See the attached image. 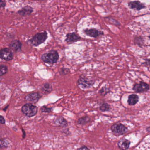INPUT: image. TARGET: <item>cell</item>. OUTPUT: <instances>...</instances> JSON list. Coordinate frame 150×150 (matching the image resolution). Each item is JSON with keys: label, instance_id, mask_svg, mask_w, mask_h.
I'll return each mask as SVG.
<instances>
[{"label": "cell", "instance_id": "4316f807", "mask_svg": "<svg viewBox=\"0 0 150 150\" xmlns=\"http://www.w3.org/2000/svg\"><path fill=\"white\" fill-rule=\"evenodd\" d=\"M6 6V3L4 1H0V9L4 8Z\"/></svg>", "mask_w": 150, "mask_h": 150}, {"label": "cell", "instance_id": "8fae6325", "mask_svg": "<svg viewBox=\"0 0 150 150\" xmlns=\"http://www.w3.org/2000/svg\"><path fill=\"white\" fill-rule=\"evenodd\" d=\"M128 5L130 9H135L137 11L141 10L146 8L145 4L139 1L129 2L128 3Z\"/></svg>", "mask_w": 150, "mask_h": 150}, {"label": "cell", "instance_id": "44dd1931", "mask_svg": "<svg viewBox=\"0 0 150 150\" xmlns=\"http://www.w3.org/2000/svg\"><path fill=\"white\" fill-rule=\"evenodd\" d=\"M100 110L102 112L109 111L110 109V106L106 103H103L100 107Z\"/></svg>", "mask_w": 150, "mask_h": 150}, {"label": "cell", "instance_id": "f1b7e54d", "mask_svg": "<svg viewBox=\"0 0 150 150\" xmlns=\"http://www.w3.org/2000/svg\"><path fill=\"white\" fill-rule=\"evenodd\" d=\"M76 150H90L88 149L87 147H86V146H84V147H81V148H79Z\"/></svg>", "mask_w": 150, "mask_h": 150}, {"label": "cell", "instance_id": "7c38bea8", "mask_svg": "<svg viewBox=\"0 0 150 150\" xmlns=\"http://www.w3.org/2000/svg\"><path fill=\"white\" fill-rule=\"evenodd\" d=\"M22 43L18 40H14L9 45V47L11 50L15 52H19L22 49Z\"/></svg>", "mask_w": 150, "mask_h": 150}, {"label": "cell", "instance_id": "ac0fdd59", "mask_svg": "<svg viewBox=\"0 0 150 150\" xmlns=\"http://www.w3.org/2000/svg\"><path fill=\"white\" fill-rule=\"evenodd\" d=\"M134 42L136 45L141 47L144 44V39L142 36H136L134 38Z\"/></svg>", "mask_w": 150, "mask_h": 150}, {"label": "cell", "instance_id": "ba28073f", "mask_svg": "<svg viewBox=\"0 0 150 150\" xmlns=\"http://www.w3.org/2000/svg\"><path fill=\"white\" fill-rule=\"evenodd\" d=\"M82 39V38L76 33H68L66 34L65 41L67 44H71L81 41Z\"/></svg>", "mask_w": 150, "mask_h": 150}, {"label": "cell", "instance_id": "d6986e66", "mask_svg": "<svg viewBox=\"0 0 150 150\" xmlns=\"http://www.w3.org/2000/svg\"><path fill=\"white\" fill-rule=\"evenodd\" d=\"M91 119L88 116H84L79 118L78 120V123L79 125H84L90 122Z\"/></svg>", "mask_w": 150, "mask_h": 150}, {"label": "cell", "instance_id": "30bf717a", "mask_svg": "<svg viewBox=\"0 0 150 150\" xmlns=\"http://www.w3.org/2000/svg\"><path fill=\"white\" fill-rule=\"evenodd\" d=\"M42 97V96L39 92H35L30 93L25 97V100L32 103H37Z\"/></svg>", "mask_w": 150, "mask_h": 150}, {"label": "cell", "instance_id": "603a6c76", "mask_svg": "<svg viewBox=\"0 0 150 150\" xmlns=\"http://www.w3.org/2000/svg\"><path fill=\"white\" fill-rule=\"evenodd\" d=\"M9 145V143L7 140L4 139L0 138V149H6L8 147Z\"/></svg>", "mask_w": 150, "mask_h": 150}, {"label": "cell", "instance_id": "52a82bcc", "mask_svg": "<svg viewBox=\"0 0 150 150\" xmlns=\"http://www.w3.org/2000/svg\"><path fill=\"white\" fill-rule=\"evenodd\" d=\"M14 58V55L9 48H3L0 49V58L6 61H10Z\"/></svg>", "mask_w": 150, "mask_h": 150}, {"label": "cell", "instance_id": "9c48e42d", "mask_svg": "<svg viewBox=\"0 0 150 150\" xmlns=\"http://www.w3.org/2000/svg\"><path fill=\"white\" fill-rule=\"evenodd\" d=\"M150 89V86L147 83L143 82H140L139 83H136L133 86V90L135 92H146Z\"/></svg>", "mask_w": 150, "mask_h": 150}, {"label": "cell", "instance_id": "6da1fadb", "mask_svg": "<svg viewBox=\"0 0 150 150\" xmlns=\"http://www.w3.org/2000/svg\"><path fill=\"white\" fill-rule=\"evenodd\" d=\"M59 53L57 50L52 49L41 55V59L44 63L50 65H54L59 60Z\"/></svg>", "mask_w": 150, "mask_h": 150}, {"label": "cell", "instance_id": "8992f818", "mask_svg": "<svg viewBox=\"0 0 150 150\" xmlns=\"http://www.w3.org/2000/svg\"><path fill=\"white\" fill-rule=\"evenodd\" d=\"M83 32L85 35L93 38H97L104 34V32L103 31H99L94 28L84 29L83 30Z\"/></svg>", "mask_w": 150, "mask_h": 150}, {"label": "cell", "instance_id": "d4e9b609", "mask_svg": "<svg viewBox=\"0 0 150 150\" xmlns=\"http://www.w3.org/2000/svg\"><path fill=\"white\" fill-rule=\"evenodd\" d=\"M52 108L47 107L45 106L42 107L40 108V111L44 113H50L52 112Z\"/></svg>", "mask_w": 150, "mask_h": 150}, {"label": "cell", "instance_id": "2e32d148", "mask_svg": "<svg viewBox=\"0 0 150 150\" xmlns=\"http://www.w3.org/2000/svg\"><path fill=\"white\" fill-rule=\"evenodd\" d=\"M55 125L58 127H66L68 126V122L63 117H59L54 121Z\"/></svg>", "mask_w": 150, "mask_h": 150}, {"label": "cell", "instance_id": "cb8c5ba5", "mask_svg": "<svg viewBox=\"0 0 150 150\" xmlns=\"http://www.w3.org/2000/svg\"><path fill=\"white\" fill-rule=\"evenodd\" d=\"M8 67L4 65H0V76L5 75L8 72Z\"/></svg>", "mask_w": 150, "mask_h": 150}, {"label": "cell", "instance_id": "e0dca14e", "mask_svg": "<svg viewBox=\"0 0 150 150\" xmlns=\"http://www.w3.org/2000/svg\"><path fill=\"white\" fill-rule=\"evenodd\" d=\"M139 101V97L136 94H131L129 96L128 103L130 105H135Z\"/></svg>", "mask_w": 150, "mask_h": 150}, {"label": "cell", "instance_id": "5bb4252c", "mask_svg": "<svg viewBox=\"0 0 150 150\" xmlns=\"http://www.w3.org/2000/svg\"><path fill=\"white\" fill-rule=\"evenodd\" d=\"M130 142L125 139H122L118 143V147L122 150L128 149L130 145Z\"/></svg>", "mask_w": 150, "mask_h": 150}, {"label": "cell", "instance_id": "484cf974", "mask_svg": "<svg viewBox=\"0 0 150 150\" xmlns=\"http://www.w3.org/2000/svg\"><path fill=\"white\" fill-rule=\"evenodd\" d=\"M142 64L145 67H149L150 66V59H146L144 62L142 63Z\"/></svg>", "mask_w": 150, "mask_h": 150}, {"label": "cell", "instance_id": "7a4b0ae2", "mask_svg": "<svg viewBox=\"0 0 150 150\" xmlns=\"http://www.w3.org/2000/svg\"><path fill=\"white\" fill-rule=\"evenodd\" d=\"M48 38V33L46 31L38 33L28 41L33 46L38 47L41 44L45 43Z\"/></svg>", "mask_w": 150, "mask_h": 150}, {"label": "cell", "instance_id": "4fadbf2b", "mask_svg": "<svg viewBox=\"0 0 150 150\" xmlns=\"http://www.w3.org/2000/svg\"><path fill=\"white\" fill-rule=\"evenodd\" d=\"M33 9L30 6H25L19 10L18 13L22 16H25L30 15L33 12Z\"/></svg>", "mask_w": 150, "mask_h": 150}, {"label": "cell", "instance_id": "7402d4cb", "mask_svg": "<svg viewBox=\"0 0 150 150\" xmlns=\"http://www.w3.org/2000/svg\"><path fill=\"white\" fill-rule=\"evenodd\" d=\"M110 92V90L109 88L106 87H103L99 91L98 93L101 96L104 97V96H106L108 93Z\"/></svg>", "mask_w": 150, "mask_h": 150}, {"label": "cell", "instance_id": "9a60e30c", "mask_svg": "<svg viewBox=\"0 0 150 150\" xmlns=\"http://www.w3.org/2000/svg\"><path fill=\"white\" fill-rule=\"evenodd\" d=\"M41 90L43 93L48 94L51 93L53 90L52 86L49 83L46 82L43 84L41 86Z\"/></svg>", "mask_w": 150, "mask_h": 150}, {"label": "cell", "instance_id": "3957f363", "mask_svg": "<svg viewBox=\"0 0 150 150\" xmlns=\"http://www.w3.org/2000/svg\"><path fill=\"white\" fill-rule=\"evenodd\" d=\"M95 83V80L84 75H81L79 76L77 81L79 87L83 89L91 88Z\"/></svg>", "mask_w": 150, "mask_h": 150}, {"label": "cell", "instance_id": "83f0119b", "mask_svg": "<svg viewBox=\"0 0 150 150\" xmlns=\"http://www.w3.org/2000/svg\"><path fill=\"white\" fill-rule=\"evenodd\" d=\"M5 122V121L4 118L0 115V124H4Z\"/></svg>", "mask_w": 150, "mask_h": 150}, {"label": "cell", "instance_id": "ffe728a7", "mask_svg": "<svg viewBox=\"0 0 150 150\" xmlns=\"http://www.w3.org/2000/svg\"><path fill=\"white\" fill-rule=\"evenodd\" d=\"M71 73L70 70L68 68H62L59 70V73L61 76L67 75Z\"/></svg>", "mask_w": 150, "mask_h": 150}, {"label": "cell", "instance_id": "277c9868", "mask_svg": "<svg viewBox=\"0 0 150 150\" xmlns=\"http://www.w3.org/2000/svg\"><path fill=\"white\" fill-rule=\"evenodd\" d=\"M23 114L28 117H32L36 115L38 112L37 106L31 104H26L22 107Z\"/></svg>", "mask_w": 150, "mask_h": 150}, {"label": "cell", "instance_id": "f546056e", "mask_svg": "<svg viewBox=\"0 0 150 150\" xmlns=\"http://www.w3.org/2000/svg\"><path fill=\"white\" fill-rule=\"evenodd\" d=\"M149 38L150 40V35L149 36Z\"/></svg>", "mask_w": 150, "mask_h": 150}, {"label": "cell", "instance_id": "5b68a950", "mask_svg": "<svg viewBox=\"0 0 150 150\" xmlns=\"http://www.w3.org/2000/svg\"><path fill=\"white\" fill-rule=\"evenodd\" d=\"M111 130L113 133L116 135H120L125 134L127 131V129L124 125L117 123L112 126Z\"/></svg>", "mask_w": 150, "mask_h": 150}]
</instances>
